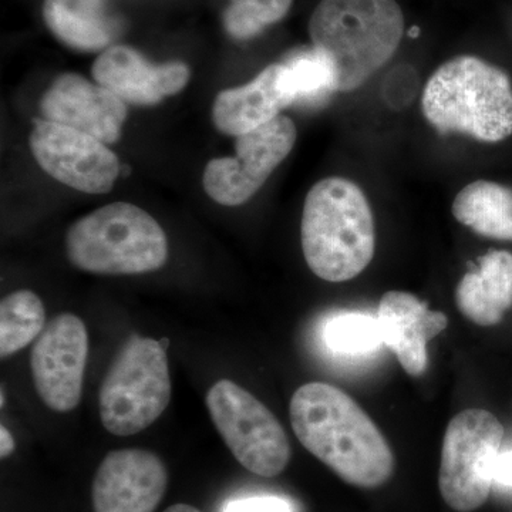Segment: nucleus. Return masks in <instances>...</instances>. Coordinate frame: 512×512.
Instances as JSON below:
<instances>
[{
    "mask_svg": "<svg viewBox=\"0 0 512 512\" xmlns=\"http://www.w3.org/2000/svg\"><path fill=\"white\" fill-rule=\"evenodd\" d=\"M289 409L302 446L345 483L377 488L393 476L392 448L375 421L343 390L305 384L293 394Z\"/></svg>",
    "mask_w": 512,
    "mask_h": 512,
    "instance_id": "1",
    "label": "nucleus"
},
{
    "mask_svg": "<svg viewBox=\"0 0 512 512\" xmlns=\"http://www.w3.org/2000/svg\"><path fill=\"white\" fill-rule=\"evenodd\" d=\"M301 238L306 264L328 282H346L375 255V221L365 192L342 177L320 180L306 195Z\"/></svg>",
    "mask_w": 512,
    "mask_h": 512,
    "instance_id": "2",
    "label": "nucleus"
},
{
    "mask_svg": "<svg viewBox=\"0 0 512 512\" xmlns=\"http://www.w3.org/2000/svg\"><path fill=\"white\" fill-rule=\"evenodd\" d=\"M309 35L332 64L339 92H353L399 49L403 10L396 0H320Z\"/></svg>",
    "mask_w": 512,
    "mask_h": 512,
    "instance_id": "3",
    "label": "nucleus"
},
{
    "mask_svg": "<svg viewBox=\"0 0 512 512\" xmlns=\"http://www.w3.org/2000/svg\"><path fill=\"white\" fill-rule=\"evenodd\" d=\"M421 104L441 134H466L483 143H500L512 134L510 77L478 57L458 56L440 66Z\"/></svg>",
    "mask_w": 512,
    "mask_h": 512,
    "instance_id": "4",
    "label": "nucleus"
},
{
    "mask_svg": "<svg viewBox=\"0 0 512 512\" xmlns=\"http://www.w3.org/2000/svg\"><path fill=\"white\" fill-rule=\"evenodd\" d=\"M76 268L97 275H138L163 268L167 235L148 212L113 202L74 222L66 235Z\"/></svg>",
    "mask_w": 512,
    "mask_h": 512,
    "instance_id": "5",
    "label": "nucleus"
},
{
    "mask_svg": "<svg viewBox=\"0 0 512 512\" xmlns=\"http://www.w3.org/2000/svg\"><path fill=\"white\" fill-rule=\"evenodd\" d=\"M170 400L171 377L163 342L131 336L101 383V423L114 436H133L150 427Z\"/></svg>",
    "mask_w": 512,
    "mask_h": 512,
    "instance_id": "6",
    "label": "nucleus"
},
{
    "mask_svg": "<svg viewBox=\"0 0 512 512\" xmlns=\"http://www.w3.org/2000/svg\"><path fill=\"white\" fill-rule=\"evenodd\" d=\"M503 439V424L487 410H464L448 423L439 471L448 507L471 512L487 501Z\"/></svg>",
    "mask_w": 512,
    "mask_h": 512,
    "instance_id": "7",
    "label": "nucleus"
},
{
    "mask_svg": "<svg viewBox=\"0 0 512 512\" xmlns=\"http://www.w3.org/2000/svg\"><path fill=\"white\" fill-rule=\"evenodd\" d=\"M208 412L232 456L256 476H279L291 460V444L275 414L232 380L207 394Z\"/></svg>",
    "mask_w": 512,
    "mask_h": 512,
    "instance_id": "8",
    "label": "nucleus"
},
{
    "mask_svg": "<svg viewBox=\"0 0 512 512\" xmlns=\"http://www.w3.org/2000/svg\"><path fill=\"white\" fill-rule=\"evenodd\" d=\"M293 121L278 116L264 126L237 137V156L215 158L202 177L212 200L227 207H238L261 190L276 167L291 153L296 143Z\"/></svg>",
    "mask_w": 512,
    "mask_h": 512,
    "instance_id": "9",
    "label": "nucleus"
},
{
    "mask_svg": "<svg viewBox=\"0 0 512 512\" xmlns=\"http://www.w3.org/2000/svg\"><path fill=\"white\" fill-rule=\"evenodd\" d=\"M29 143L37 164L59 183L74 190L104 194L119 177L116 154L107 144L82 131L37 120Z\"/></svg>",
    "mask_w": 512,
    "mask_h": 512,
    "instance_id": "10",
    "label": "nucleus"
},
{
    "mask_svg": "<svg viewBox=\"0 0 512 512\" xmlns=\"http://www.w3.org/2000/svg\"><path fill=\"white\" fill-rule=\"evenodd\" d=\"M89 336L83 320L62 313L47 323L30 355L40 400L57 413H69L83 396Z\"/></svg>",
    "mask_w": 512,
    "mask_h": 512,
    "instance_id": "11",
    "label": "nucleus"
},
{
    "mask_svg": "<svg viewBox=\"0 0 512 512\" xmlns=\"http://www.w3.org/2000/svg\"><path fill=\"white\" fill-rule=\"evenodd\" d=\"M167 483V468L157 454L141 448L111 451L94 477V512H154Z\"/></svg>",
    "mask_w": 512,
    "mask_h": 512,
    "instance_id": "12",
    "label": "nucleus"
},
{
    "mask_svg": "<svg viewBox=\"0 0 512 512\" xmlns=\"http://www.w3.org/2000/svg\"><path fill=\"white\" fill-rule=\"evenodd\" d=\"M45 120L89 134L104 144L119 141L127 119L123 100L76 73L57 77L40 101Z\"/></svg>",
    "mask_w": 512,
    "mask_h": 512,
    "instance_id": "13",
    "label": "nucleus"
},
{
    "mask_svg": "<svg viewBox=\"0 0 512 512\" xmlns=\"http://www.w3.org/2000/svg\"><path fill=\"white\" fill-rule=\"evenodd\" d=\"M94 80L124 103L154 106L187 86L190 69L183 62L154 64L133 47L113 45L104 50L92 69Z\"/></svg>",
    "mask_w": 512,
    "mask_h": 512,
    "instance_id": "14",
    "label": "nucleus"
},
{
    "mask_svg": "<svg viewBox=\"0 0 512 512\" xmlns=\"http://www.w3.org/2000/svg\"><path fill=\"white\" fill-rule=\"evenodd\" d=\"M377 319L384 345L394 352L403 369L410 376L423 375L429 363L427 343L447 328V316L430 311L413 293L390 291L380 301Z\"/></svg>",
    "mask_w": 512,
    "mask_h": 512,
    "instance_id": "15",
    "label": "nucleus"
},
{
    "mask_svg": "<svg viewBox=\"0 0 512 512\" xmlns=\"http://www.w3.org/2000/svg\"><path fill=\"white\" fill-rule=\"evenodd\" d=\"M291 106L284 89V66L271 64L251 83L218 94L212 107L215 127L239 137L281 116Z\"/></svg>",
    "mask_w": 512,
    "mask_h": 512,
    "instance_id": "16",
    "label": "nucleus"
},
{
    "mask_svg": "<svg viewBox=\"0 0 512 512\" xmlns=\"http://www.w3.org/2000/svg\"><path fill=\"white\" fill-rule=\"evenodd\" d=\"M47 28L72 49L99 52L121 35V20L107 0H43Z\"/></svg>",
    "mask_w": 512,
    "mask_h": 512,
    "instance_id": "17",
    "label": "nucleus"
},
{
    "mask_svg": "<svg viewBox=\"0 0 512 512\" xmlns=\"http://www.w3.org/2000/svg\"><path fill=\"white\" fill-rule=\"evenodd\" d=\"M460 312L478 326H494L512 306V254L491 251L457 286Z\"/></svg>",
    "mask_w": 512,
    "mask_h": 512,
    "instance_id": "18",
    "label": "nucleus"
},
{
    "mask_svg": "<svg viewBox=\"0 0 512 512\" xmlns=\"http://www.w3.org/2000/svg\"><path fill=\"white\" fill-rule=\"evenodd\" d=\"M453 215L481 237L512 241V190L491 181H474L458 192Z\"/></svg>",
    "mask_w": 512,
    "mask_h": 512,
    "instance_id": "19",
    "label": "nucleus"
},
{
    "mask_svg": "<svg viewBox=\"0 0 512 512\" xmlns=\"http://www.w3.org/2000/svg\"><path fill=\"white\" fill-rule=\"evenodd\" d=\"M282 66L284 89L291 106H318L339 92L332 64L316 49L296 53Z\"/></svg>",
    "mask_w": 512,
    "mask_h": 512,
    "instance_id": "20",
    "label": "nucleus"
},
{
    "mask_svg": "<svg viewBox=\"0 0 512 512\" xmlns=\"http://www.w3.org/2000/svg\"><path fill=\"white\" fill-rule=\"evenodd\" d=\"M46 328V311L35 292L10 293L0 303V356L25 349Z\"/></svg>",
    "mask_w": 512,
    "mask_h": 512,
    "instance_id": "21",
    "label": "nucleus"
},
{
    "mask_svg": "<svg viewBox=\"0 0 512 512\" xmlns=\"http://www.w3.org/2000/svg\"><path fill=\"white\" fill-rule=\"evenodd\" d=\"M323 339L332 352L362 356L383 345L382 328L377 316L349 312L333 316L323 330Z\"/></svg>",
    "mask_w": 512,
    "mask_h": 512,
    "instance_id": "22",
    "label": "nucleus"
},
{
    "mask_svg": "<svg viewBox=\"0 0 512 512\" xmlns=\"http://www.w3.org/2000/svg\"><path fill=\"white\" fill-rule=\"evenodd\" d=\"M293 0H231L222 16L228 35L248 40L261 35L268 26L281 22Z\"/></svg>",
    "mask_w": 512,
    "mask_h": 512,
    "instance_id": "23",
    "label": "nucleus"
},
{
    "mask_svg": "<svg viewBox=\"0 0 512 512\" xmlns=\"http://www.w3.org/2000/svg\"><path fill=\"white\" fill-rule=\"evenodd\" d=\"M417 92V76L412 69L400 66L386 77L383 84V96L393 109H403L412 103Z\"/></svg>",
    "mask_w": 512,
    "mask_h": 512,
    "instance_id": "24",
    "label": "nucleus"
},
{
    "mask_svg": "<svg viewBox=\"0 0 512 512\" xmlns=\"http://www.w3.org/2000/svg\"><path fill=\"white\" fill-rule=\"evenodd\" d=\"M222 512H292L291 504L274 495L229 501Z\"/></svg>",
    "mask_w": 512,
    "mask_h": 512,
    "instance_id": "25",
    "label": "nucleus"
},
{
    "mask_svg": "<svg viewBox=\"0 0 512 512\" xmlns=\"http://www.w3.org/2000/svg\"><path fill=\"white\" fill-rule=\"evenodd\" d=\"M495 483L512 487V451L500 454L494 468Z\"/></svg>",
    "mask_w": 512,
    "mask_h": 512,
    "instance_id": "26",
    "label": "nucleus"
},
{
    "mask_svg": "<svg viewBox=\"0 0 512 512\" xmlns=\"http://www.w3.org/2000/svg\"><path fill=\"white\" fill-rule=\"evenodd\" d=\"M15 448V440L10 431L5 426L0 427V457L8 458Z\"/></svg>",
    "mask_w": 512,
    "mask_h": 512,
    "instance_id": "27",
    "label": "nucleus"
},
{
    "mask_svg": "<svg viewBox=\"0 0 512 512\" xmlns=\"http://www.w3.org/2000/svg\"><path fill=\"white\" fill-rule=\"evenodd\" d=\"M165 512H201L200 510H197V508L192 507V505L188 504H175L171 505L170 508H167Z\"/></svg>",
    "mask_w": 512,
    "mask_h": 512,
    "instance_id": "28",
    "label": "nucleus"
},
{
    "mask_svg": "<svg viewBox=\"0 0 512 512\" xmlns=\"http://www.w3.org/2000/svg\"><path fill=\"white\" fill-rule=\"evenodd\" d=\"M409 35L413 37L419 35V29L413 28L412 30H410Z\"/></svg>",
    "mask_w": 512,
    "mask_h": 512,
    "instance_id": "29",
    "label": "nucleus"
},
{
    "mask_svg": "<svg viewBox=\"0 0 512 512\" xmlns=\"http://www.w3.org/2000/svg\"><path fill=\"white\" fill-rule=\"evenodd\" d=\"M0 403H2V407L5 406V390L2 389V396H0Z\"/></svg>",
    "mask_w": 512,
    "mask_h": 512,
    "instance_id": "30",
    "label": "nucleus"
}]
</instances>
